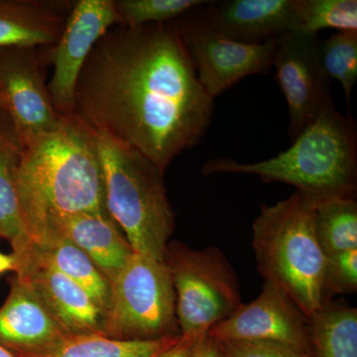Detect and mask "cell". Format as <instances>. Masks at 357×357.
Returning a JSON list of instances; mask_svg holds the SVG:
<instances>
[{"label":"cell","mask_w":357,"mask_h":357,"mask_svg":"<svg viewBox=\"0 0 357 357\" xmlns=\"http://www.w3.org/2000/svg\"><path fill=\"white\" fill-rule=\"evenodd\" d=\"M116 25H121V20L114 0H79L73 4L64 30L49 56L53 75L47 89L60 116L75 114L79 74L96 44Z\"/></svg>","instance_id":"9c48e42d"},{"label":"cell","mask_w":357,"mask_h":357,"mask_svg":"<svg viewBox=\"0 0 357 357\" xmlns=\"http://www.w3.org/2000/svg\"><path fill=\"white\" fill-rule=\"evenodd\" d=\"M0 357H17L14 356L13 352L9 351L6 347L0 344Z\"/></svg>","instance_id":"f546056e"},{"label":"cell","mask_w":357,"mask_h":357,"mask_svg":"<svg viewBox=\"0 0 357 357\" xmlns=\"http://www.w3.org/2000/svg\"><path fill=\"white\" fill-rule=\"evenodd\" d=\"M203 175L248 174L265 183H285L318 204L335 198H356L357 128L351 115L340 114L333 100L292 141L285 151L255 163L213 159Z\"/></svg>","instance_id":"3957f363"},{"label":"cell","mask_w":357,"mask_h":357,"mask_svg":"<svg viewBox=\"0 0 357 357\" xmlns=\"http://www.w3.org/2000/svg\"><path fill=\"white\" fill-rule=\"evenodd\" d=\"M208 335L218 342H276L312 356L310 319L269 282L264 281L255 301L241 305L229 318L213 326Z\"/></svg>","instance_id":"7c38bea8"},{"label":"cell","mask_w":357,"mask_h":357,"mask_svg":"<svg viewBox=\"0 0 357 357\" xmlns=\"http://www.w3.org/2000/svg\"><path fill=\"white\" fill-rule=\"evenodd\" d=\"M105 204L134 252L165 262L175 215L163 171L135 149L96 132Z\"/></svg>","instance_id":"5b68a950"},{"label":"cell","mask_w":357,"mask_h":357,"mask_svg":"<svg viewBox=\"0 0 357 357\" xmlns=\"http://www.w3.org/2000/svg\"><path fill=\"white\" fill-rule=\"evenodd\" d=\"M312 357H357V309L328 301L310 319Z\"/></svg>","instance_id":"ffe728a7"},{"label":"cell","mask_w":357,"mask_h":357,"mask_svg":"<svg viewBox=\"0 0 357 357\" xmlns=\"http://www.w3.org/2000/svg\"><path fill=\"white\" fill-rule=\"evenodd\" d=\"M319 60L328 79H337L351 102L357 79V32H337L319 41Z\"/></svg>","instance_id":"cb8c5ba5"},{"label":"cell","mask_w":357,"mask_h":357,"mask_svg":"<svg viewBox=\"0 0 357 357\" xmlns=\"http://www.w3.org/2000/svg\"><path fill=\"white\" fill-rule=\"evenodd\" d=\"M102 332L122 340L181 335L172 276L165 262L133 252L110 283Z\"/></svg>","instance_id":"52a82bcc"},{"label":"cell","mask_w":357,"mask_h":357,"mask_svg":"<svg viewBox=\"0 0 357 357\" xmlns=\"http://www.w3.org/2000/svg\"><path fill=\"white\" fill-rule=\"evenodd\" d=\"M121 25L137 27L173 22L206 0H114Z\"/></svg>","instance_id":"d4e9b609"},{"label":"cell","mask_w":357,"mask_h":357,"mask_svg":"<svg viewBox=\"0 0 357 357\" xmlns=\"http://www.w3.org/2000/svg\"><path fill=\"white\" fill-rule=\"evenodd\" d=\"M20 276L29 279L52 317L67 335L103 333L102 309L69 277L36 258Z\"/></svg>","instance_id":"9a60e30c"},{"label":"cell","mask_w":357,"mask_h":357,"mask_svg":"<svg viewBox=\"0 0 357 357\" xmlns=\"http://www.w3.org/2000/svg\"><path fill=\"white\" fill-rule=\"evenodd\" d=\"M61 237L84 251L110 283L134 252L107 213H81L68 218L61 227Z\"/></svg>","instance_id":"ac0fdd59"},{"label":"cell","mask_w":357,"mask_h":357,"mask_svg":"<svg viewBox=\"0 0 357 357\" xmlns=\"http://www.w3.org/2000/svg\"><path fill=\"white\" fill-rule=\"evenodd\" d=\"M16 185L36 248L59 238L68 218L107 213L95 131L75 114L62 117L55 130L22 147Z\"/></svg>","instance_id":"7a4b0ae2"},{"label":"cell","mask_w":357,"mask_h":357,"mask_svg":"<svg viewBox=\"0 0 357 357\" xmlns=\"http://www.w3.org/2000/svg\"><path fill=\"white\" fill-rule=\"evenodd\" d=\"M66 335L29 279L16 275L0 307V344L13 354L34 352L48 349Z\"/></svg>","instance_id":"5bb4252c"},{"label":"cell","mask_w":357,"mask_h":357,"mask_svg":"<svg viewBox=\"0 0 357 357\" xmlns=\"http://www.w3.org/2000/svg\"><path fill=\"white\" fill-rule=\"evenodd\" d=\"M75 102L89 128L163 172L203 139L215 107L173 22L110 28L79 74Z\"/></svg>","instance_id":"6da1fadb"},{"label":"cell","mask_w":357,"mask_h":357,"mask_svg":"<svg viewBox=\"0 0 357 357\" xmlns=\"http://www.w3.org/2000/svg\"><path fill=\"white\" fill-rule=\"evenodd\" d=\"M34 258L51 265L79 284L105 314L109 304L110 282L93 260L74 243L61 237L44 248H36Z\"/></svg>","instance_id":"44dd1931"},{"label":"cell","mask_w":357,"mask_h":357,"mask_svg":"<svg viewBox=\"0 0 357 357\" xmlns=\"http://www.w3.org/2000/svg\"><path fill=\"white\" fill-rule=\"evenodd\" d=\"M222 357H312L287 345L270 342H220Z\"/></svg>","instance_id":"4316f807"},{"label":"cell","mask_w":357,"mask_h":357,"mask_svg":"<svg viewBox=\"0 0 357 357\" xmlns=\"http://www.w3.org/2000/svg\"><path fill=\"white\" fill-rule=\"evenodd\" d=\"M225 38L261 44L299 28V0L208 1L185 14Z\"/></svg>","instance_id":"4fadbf2b"},{"label":"cell","mask_w":357,"mask_h":357,"mask_svg":"<svg viewBox=\"0 0 357 357\" xmlns=\"http://www.w3.org/2000/svg\"><path fill=\"white\" fill-rule=\"evenodd\" d=\"M0 107L22 147L60 126L62 116L49 98L38 48L0 49Z\"/></svg>","instance_id":"30bf717a"},{"label":"cell","mask_w":357,"mask_h":357,"mask_svg":"<svg viewBox=\"0 0 357 357\" xmlns=\"http://www.w3.org/2000/svg\"><path fill=\"white\" fill-rule=\"evenodd\" d=\"M70 8L69 2L0 0V49L54 46Z\"/></svg>","instance_id":"2e32d148"},{"label":"cell","mask_w":357,"mask_h":357,"mask_svg":"<svg viewBox=\"0 0 357 357\" xmlns=\"http://www.w3.org/2000/svg\"><path fill=\"white\" fill-rule=\"evenodd\" d=\"M314 230L326 257L357 249L356 198H335L316 204Z\"/></svg>","instance_id":"7402d4cb"},{"label":"cell","mask_w":357,"mask_h":357,"mask_svg":"<svg viewBox=\"0 0 357 357\" xmlns=\"http://www.w3.org/2000/svg\"><path fill=\"white\" fill-rule=\"evenodd\" d=\"M318 35L295 30L277 38L272 67L289 109V137L296 139L332 100L319 60Z\"/></svg>","instance_id":"8fae6325"},{"label":"cell","mask_w":357,"mask_h":357,"mask_svg":"<svg viewBox=\"0 0 357 357\" xmlns=\"http://www.w3.org/2000/svg\"><path fill=\"white\" fill-rule=\"evenodd\" d=\"M182 337L151 340H122L103 333L67 335L43 351L13 354L17 357H163Z\"/></svg>","instance_id":"d6986e66"},{"label":"cell","mask_w":357,"mask_h":357,"mask_svg":"<svg viewBox=\"0 0 357 357\" xmlns=\"http://www.w3.org/2000/svg\"><path fill=\"white\" fill-rule=\"evenodd\" d=\"M357 291V249L326 256L324 268L323 294L326 302L333 296Z\"/></svg>","instance_id":"484cf974"},{"label":"cell","mask_w":357,"mask_h":357,"mask_svg":"<svg viewBox=\"0 0 357 357\" xmlns=\"http://www.w3.org/2000/svg\"><path fill=\"white\" fill-rule=\"evenodd\" d=\"M8 272H15L17 274L20 272V262L13 253L6 255L0 251V275Z\"/></svg>","instance_id":"83f0119b"},{"label":"cell","mask_w":357,"mask_h":357,"mask_svg":"<svg viewBox=\"0 0 357 357\" xmlns=\"http://www.w3.org/2000/svg\"><path fill=\"white\" fill-rule=\"evenodd\" d=\"M173 23L191 56L199 84L213 100L244 77L268 74L271 70L277 39L261 44L241 43L185 14Z\"/></svg>","instance_id":"ba28073f"},{"label":"cell","mask_w":357,"mask_h":357,"mask_svg":"<svg viewBox=\"0 0 357 357\" xmlns=\"http://www.w3.org/2000/svg\"><path fill=\"white\" fill-rule=\"evenodd\" d=\"M192 340L182 338L180 344L163 357H190Z\"/></svg>","instance_id":"f1b7e54d"},{"label":"cell","mask_w":357,"mask_h":357,"mask_svg":"<svg viewBox=\"0 0 357 357\" xmlns=\"http://www.w3.org/2000/svg\"><path fill=\"white\" fill-rule=\"evenodd\" d=\"M165 263L172 276L178 328L184 340L208 333L243 304L236 271L220 248L169 244Z\"/></svg>","instance_id":"8992f818"},{"label":"cell","mask_w":357,"mask_h":357,"mask_svg":"<svg viewBox=\"0 0 357 357\" xmlns=\"http://www.w3.org/2000/svg\"><path fill=\"white\" fill-rule=\"evenodd\" d=\"M22 146L14 133L11 122L0 126V237L6 239L20 262V272L24 275L36 252L27 229L18 199L16 175Z\"/></svg>","instance_id":"e0dca14e"},{"label":"cell","mask_w":357,"mask_h":357,"mask_svg":"<svg viewBox=\"0 0 357 357\" xmlns=\"http://www.w3.org/2000/svg\"><path fill=\"white\" fill-rule=\"evenodd\" d=\"M0 109H1V107H0Z\"/></svg>","instance_id":"4dcf8cb0"},{"label":"cell","mask_w":357,"mask_h":357,"mask_svg":"<svg viewBox=\"0 0 357 357\" xmlns=\"http://www.w3.org/2000/svg\"><path fill=\"white\" fill-rule=\"evenodd\" d=\"M316 204L296 191L266 206L252 225V248L265 282L283 291L311 319L326 301L324 255L314 230Z\"/></svg>","instance_id":"277c9868"},{"label":"cell","mask_w":357,"mask_h":357,"mask_svg":"<svg viewBox=\"0 0 357 357\" xmlns=\"http://www.w3.org/2000/svg\"><path fill=\"white\" fill-rule=\"evenodd\" d=\"M330 28L357 32L356 0H299L298 30L318 35Z\"/></svg>","instance_id":"603a6c76"}]
</instances>
